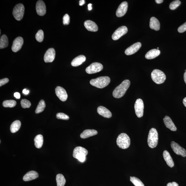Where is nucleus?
<instances>
[{"label":"nucleus","instance_id":"obj_10","mask_svg":"<svg viewBox=\"0 0 186 186\" xmlns=\"http://www.w3.org/2000/svg\"><path fill=\"white\" fill-rule=\"evenodd\" d=\"M128 28L125 26H122L119 27L115 31L112 35V39L114 41L118 40L120 38L127 34Z\"/></svg>","mask_w":186,"mask_h":186},{"label":"nucleus","instance_id":"obj_35","mask_svg":"<svg viewBox=\"0 0 186 186\" xmlns=\"http://www.w3.org/2000/svg\"><path fill=\"white\" fill-rule=\"evenodd\" d=\"M181 3V1L179 0H176V1H172L170 4V8L172 10H175L180 5Z\"/></svg>","mask_w":186,"mask_h":186},{"label":"nucleus","instance_id":"obj_12","mask_svg":"<svg viewBox=\"0 0 186 186\" xmlns=\"http://www.w3.org/2000/svg\"><path fill=\"white\" fill-rule=\"evenodd\" d=\"M56 52L54 48H50L46 51L44 57V61L46 63H52L55 59Z\"/></svg>","mask_w":186,"mask_h":186},{"label":"nucleus","instance_id":"obj_27","mask_svg":"<svg viewBox=\"0 0 186 186\" xmlns=\"http://www.w3.org/2000/svg\"><path fill=\"white\" fill-rule=\"evenodd\" d=\"M44 142L43 137L41 134H38L34 139L35 145L38 149H40L43 146Z\"/></svg>","mask_w":186,"mask_h":186},{"label":"nucleus","instance_id":"obj_19","mask_svg":"<svg viewBox=\"0 0 186 186\" xmlns=\"http://www.w3.org/2000/svg\"><path fill=\"white\" fill-rule=\"evenodd\" d=\"M84 26L87 30L90 32H96L98 30V26L94 22L90 20L86 21L84 23Z\"/></svg>","mask_w":186,"mask_h":186},{"label":"nucleus","instance_id":"obj_20","mask_svg":"<svg viewBox=\"0 0 186 186\" xmlns=\"http://www.w3.org/2000/svg\"><path fill=\"white\" fill-rule=\"evenodd\" d=\"M163 121L166 127L172 131H176L177 128L170 117L166 116L163 119Z\"/></svg>","mask_w":186,"mask_h":186},{"label":"nucleus","instance_id":"obj_29","mask_svg":"<svg viewBox=\"0 0 186 186\" xmlns=\"http://www.w3.org/2000/svg\"><path fill=\"white\" fill-rule=\"evenodd\" d=\"M56 180L57 186H64L65 185L66 180L63 174H58L56 177Z\"/></svg>","mask_w":186,"mask_h":186},{"label":"nucleus","instance_id":"obj_47","mask_svg":"<svg viewBox=\"0 0 186 186\" xmlns=\"http://www.w3.org/2000/svg\"><path fill=\"white\" fill-rule=\"evenodd\" d=\"M183 103L184 105L186 107V97L183 99Z\"/></svg>","mask_w":186,"mask_h":186},{"label":"nucleus","instance_id":"obj_48","mask_svg":"<svg viewBox=\"0 0 186 186\" xmlns=\"http://www.w3.org/2000/svg\"><path fill=\"white\" fill-rule=\"evenodd\" d=\"M184 81L186 84V72H185L184 75Z\"/></svg>","mask_w":186,"mask_h":186},{"label":"nucleus","instance_id":"obj_38","mask_svg":"<svg viewBox=\"0 0 186 186\" xmlns=\"http://www.w3.org/2000/svg\"><path fill=\"white\" fill-rule=\"evenodd\" d=\"M70 22V18L68 14L64 16L63 18V23L64 25H68Z\"/></svg>","mask_w":186,"mask_h":186},{"label":"nucleus","instance_id":"obj_32","mask_svg":"<svg viewBox=\"0 0 186 186\" xmlns=\"http://www.w3.org/2000/svg\"><path fill=\"white\" fill-rule=\"evenodd\" d=\"M130 180L135 186H145L142 182L136 177L131 176Z\"/></svg>","mask_w":186,"mask_h":186},{"label":"nucleus","instance_id":"obj_30","mask_svg":"<svg viewBox=\"0 0 186 186\" xmlns=\"http://www.w3.org/2000/svg\"><path fill=\"white\" fill-rule=\"evenodd\" d=\"M8 41L7 37L5 35H3L0 39V48H5L8 46Z\"/></svg>","mask_w":186,"mask_h":186},{"label":"nucleus","instance_id":"obj_41","mask_svg":"<svg viewBox=\"0 0 186 186\" xmlns=\"http://www.w3.org/2000/svg\"><path fill=\"white\" fill-rule=\"evenodd\" d=\"M167 186H179L178 183L173 182H170L168 183L167 185Z\"/></svg>","mask_w":186,"mask_h":186},{"label":"nucleus","instance_id":"obj_13","mask_svg":"<svg viewBox=\"0 0 186 186\" xmlns=\"http://www.w3.org/2000/svg\"><path fill=\"white\" fill-rule=\"evenodd\" d=\"M55 93L58 97L62 101H65L68 98L66 90L63 87L58 86L55 89Z\"/></svg>","mask_w":186,"mask_h":186},{"label":"nucleus","instance_id":"obj_5","mask_svg":"<svg viewBox=\"0 0 186 186\" xmlns=\"http://www.w3.org/2000/svg\"><path fill=\"white\" fill-rule=\"evenodd\" d=\"M88 154V151L85 148L81 147H77L75 148L73 151V156L81 162L86 160V156Z\"/></svg>","mask_w":186,"mask_h":186},{"label":"nucleus","instance_id":"obj_37","mask_svg":"<svg viewBox=\"0 0 186 186\" xmlns=\"http://www.w3.org/2000/svg\"><path fill=\"white\" fill-rule=\"evenodd\" d=\"M56 117L58 119H62L63 120H68L69 118L68 115L63 113H58L56 115Z\"/></svg>","mask_w":186,"mask_h":186},{"label":"nucleus","instance_id":"obj_39","mask_svg":"<svg viewBox=\"0 0 186 186\" xmlns=\"http://www.w3.org/2000/svg\"><path fill=\"white\" fill-rule=\"evenodd\" d=\"M186 31V22L183 24L182 25L179 27L178 29V31L179 32L183 33Z\"/></svg>","mask_w":186,"mask_h":186},{"label":"nucleus","instance_id":"obj_26","mask_svg":"<svg viewBox=\"0 0 186 186\" xmlns=\"http://www.w3.org/2000/svg\"><path fill=\"white\" fill-rule=\"evenodd\" d=\"M160 51L158 49H153L149 51L145 55V58L148 59H152L159 56Z\"/></svg>","mask_w":186,"mask_h":186},{"label":"nucleus","instance_id":"obj_23","mask_svg":"<svg viewBox=\"0 0 186 186\" xmlns=\"http://www.w3.org/2000/svg\"><path fill=\"white\" fill-rule=\"evenodd\" d=\"M150 27L152 30L158 31L160 29V22L156 18L152 17L150 20Z\"/></svg>","mask_w":186,"mask_h":186},{"label":"nucleus","instance_id":"obj_45","mask_svg":"<svg viewBox=\"0 0 186 186\" xmlns=\"http://www.w3.org/2000/svg\"><path fill=\"white\" fill-rule=\"evenodd\" d=\"M92 4H89L88 5V10H92Z\"/></svg>","mask_w":186,"mask_h":186},{"label":"nucleus","instance_id":"obj_7","mask_svg":"<svg viewBox=\"0 0 186 186\" xmlns=\"http://www.w3.org/2000/svg\"><path fill=\"white\" fill-rule=\"evenodd\" d=\"M25 7L23 4H19L16 5L13 9V14L17 21H20L23 18Z\"/></svg>","mask_w":186,"mask_h":186},{"label":"nucleus","instance_id":"obj_4","mask_svg":"<svg viewBox=\"0 0 186 186\" xmlns=\"http://www.w3.org/2000/svg\"><path fill=\"white\" fill-rule=\"evenodd\" d=\"M117 144L121 149H127L130 145V139L129 136L125 133L119 134L117 139Z\"/></svg>","mask_w":186,"mask_h":186},{"label":"nucleus","instance_id":"obj_46","mask_svg":"<svg viewBox=\"0 0 186 186\" xmlns=\"http://www.w3.org/2000/svg\"><path fill=\"white\" fill-rule=\"evenodd\" d=\"M155 1H156V3L160 4L162 3L163 1V0H156Z\"/></svg>","mask_w":186,"mask_h":186},{"label":"nucleus","instance_id":"obj_22","mask_svg":"<svg viewBox=\"0 0 186 186\" xmlns=\"http://www.w3.org/2000/svg\"><path fill=\"white\" fill-rule=\"evenodd\" d=\"M86 60V58L84 55H80L73 60L71 65L74 67H77L81 65Z\"/></svg>","mask_w":186,"mask_h":186},{"label":"nucleus","instance_id":"obj_1","mask_svg":"<svg viewBox=\"0 0 186 186\" xmlns=\"http://www.w3.org/2000/svg\"><path fill=\"white\" fill-rule=\"evenodd\" d=\"M130 82L129 80H125L115 89L113 92V96L116 98H120L125 94L130 87Z\"/></svg>","mask_w":186,"mask_h":186},{"label":"nucleus","instance_id":"obj_36","mask_svg":"<svg viewBox=\"0 0 186 186\" xmlns=\"http://www.w3.org/2000/svg\"><path fill=\"white\" fill-rule=\"evenodd\" d=\"M21 105L23 108H29L30 107L31 104L30 102L26 99H22L21 101Z\"/></svg>","mask_w":186,"mask_h":186},{"label":"nucleus","instance_id":"obj_14","mask_svg":"<svg viewBox=\"0 0 186 186\" xmlns=\"http://www.w3.org/2000/svg\"><path fill=\"white\" fill-rule=\"evenodd\" d=\"M24 44V40L21 37H19L16 38L13 44L12 47L13 52H17L21 49Z\"/></svg>","mask_w":186,"mask_h":186},{"label":"nucleus","instance_id":"obj_24","mask_svg":"<svg viewBox=\"0 0 186 186\" xmlns=\"http://www.w3.org/2000/svg\"><path fill=\"white\" fill-rule=\"evenodd\" d=\"M163 157L167 165L170 168L173 167L174 163L169 153L167 151L165 150L163 152Z\"/></svg>","mask_w":186,"mask_h":186},{"label":"nucleus","instance_id":"obj_9","mask_svg":"<svg viewBox=\"0 0 186 186\" xmlns=\"http://www.w3.org/2000/svg\"><path fill=\"white\" fill-rule=\"evenodd\" d=\"M103 69V65L101 63L96 62L86 68V71L88 74H93L101 71Z\"/></svg>","mask_w":186,"mask_h":186},{"label":"nucleus","instance_id":"obj_43","mask_svg":"<svg viewBox=\"0 0 186 186\" xmlns=\"http://www.w3.org/2000/svg\"><path fill=\"white\" fill-rule=\"evenodd\" d=\"M23 92L24 94L27 95L29 93L30 91L29 90H27L25 89L23 90Z\"/></svg>","mask_w":186,"mask_h":186},{"label":"nucleus","instance_id":"obj_31","mask_svg":"<svg viewBox=\"0 0 186 186\" xmlns=\"http://www.w3.org/2000/svg\"><path fill=\"white\" fill-rule=\"evenodd\" d=\"M46 107V103L45 101L42 100L39 102L38 105L35 113L37 114L43 112Z\"/></svg>","mask_w":186,"mask_h":186},{"label":"nucleus","instance_id":"obj_15","mask_svg":"<svg viewBox=\"0 0 186 186\" xmlns=\"http://www.w3.org/2000/svg\"><path fill=\"white\" fill-rule=\"evenodd\" d=\"M128 7V4L127 2L124 1L121 3L116 11L117 17H121L124 16L127 13Z\"/></svg>","mask_w":186,"mask_h":186},{"label":"nucleus","instance_id":"obj_8","mask_svg":"<svg viewBox=\"0 0 186 186\" xmlns=\"http://www.w3.org/2000/svg\"><path fill=\"white\" fill-rule=\"evenodd\" d=\"M144 108V105L142 100L137 99L134 104V109L135 113L138 118H141L143 116Z\"/></svg>","mask_w":186,"mask_h":186},{"label":"nucleus","instance_id":"obj_33","mask_svg":"<svg viewBox=\"0 0 186 186\" xmlns=\"http://www.w3.org/2000/svg\"><path fill=\"white\" fill-rule=\"evenodd\" d=\"M16 102L14 100H7L3 102V105L6 108H13L16 105Z\"/></svg>","mask_w":186,"mask_h":186},{"label":"nucleus","instance_id":"obj_25","mask_svg":"<svg viewBox=\"0 0 186 186\" xmlns=\"http://www.w3.org/2000/svg\"><path fill=\"white\" fill-rule=\"evenodd\" d=\"M98 134L97 131L94 129L86 130L80 134L82 139H86L89 137L95 136Z\"/></svg>","mask_w":186,"mask_h":186},{"label":"nucleus","instance_id":"obj_28","mask_svg":"<svg viewBox=\"0 0 186 186\" xmlns=\"http://www.w3.org/2000/svg\"><path fill=\"white\" fill-rule=\"evenodd\" d=\"M21 125L20 121L17 120L14 121L10 126V130L11 132L15 133L18 131L21 127Z\"/></svg>","mask_w":186,"mask_h":186},{"label":"nucleus","instance_id":"obj_34","mask_svg":"<svg viewBox=\"0 0 186 186\" xmlns=\"http://www.w3.org/2000/svg\"><path fill=\"white\" fill-rule=\"evenodd\" d=\"M36 40L39 42H41L43 41L44 38V33L43 31L42 30H39L36 35Z\"/></svg>","mask_w":186,"mask_h":186},{"label":"nucleus","instance_id":"obj_3","mask_svg":"<svg viewBox=\"0 0 186 186\" xmlns=\"http://www.w3.org/2000/svg\"><path fill=\"white\" fill-rule=\"evenodd\" d=\"M158 131L155 128H151L150 130L148 136V145L151 148L156 147L158 145Z\"/></svg>","mask_w":186,"mask_h":186},{"label":"nucleus","instance_id":"obj_42","mask_svg":"<svg viewBox=\"0 0 186 186\" xmlns=\"http://www.w3.org/2000/svg\"><path fill=\"white\" fill-rule=\"evenodd\" d=\"M14 96L17 99H19L21 98V95L19 92H15L14 94Z\"/></svg>","mask_w":186,"mask_h":186},{"label":"nucleus","instance_id":"obj_21","mask_svg":"<svg viewBox=\"0 0 186 186\" xmlns=\"http://www.w3.org/2000/svg\"><path fill=\"white\" fill-rule=\"evenodd\" d=\"M39 176L38 174L36 171L31 170L27 173L23 177V180L25 181H28L37 179Z\"/></svg>","mask_w":186,"mask_h":186},{"label":"nucleus","instance_id":"obj_17","mask_svg":"<svg viewBox=\"0 0 186 186\" xmlns=\"http://www.w3.org/2000/svg\"><path fill=\"white\" fill-rule=\"evenodd\" d=\"M141 46V43L140 42H137L127 48L125 50V54L127 55L134 54L138 51Z\"/></svg>","mask_w":186,"mask_h":186},{"label":"nucleus","instance_id":"obj_44","mask_svg":"<svg viewBox=\"0 0 186 186\" xmlns=\"http://www.w3.org/2000/svg\"><path fill=\"white\" fill-rule=\"evenodd\" d=\"M85 3V1L84 0H80L79 1V5L80 6H82L84 5Z\"/></svg>","mask_w":186,"mask_h":186},{"label":"nucleus","instance_id":"obj_16","mask_svg":"<svg viewBox=\"0 0 186 186\" xmlns=\"http://www.w3.org/2000/svg\"><path fill=\"white\" fill-rule=\"evenodd\" d=\"M36 10L37 14L40 16H43L46 12V6L44 2L41 0L37 2Z\"/></svg>","mask_w":186,"mask_h":186},{"label":"nucleus","instance_id":"obj_18","mask_svg":"<svg viewBox=\"0 0 186 186\" xmlns=\"http://www.w3.org/2000/svg\"><path fill=\"white\" fill-rule=\"evenodd\" d=\"M97 112L99 114L106 118H110L112 116L111 112L103 106H99L97 108Z\"/></svg>","mask_w":186,"mask_h":186},{"label":"nucleus","instance_id":"obj_49","mask_svg":"<svg viewBox=\"0 0 186 186\" xmlns=\"http://www.w3.org/2000/svg\"><path fill=\"white\" fill-rule=\"evenodd\" d=\"M157 49H159V48L158 47L157 48Z\"/></svg>","mask_w":186,"mask_h":186},{"label":"nucleus","instance_id":"obj_2","mask_svg":"<svg viewBox=\"0 0 186 186\" xmlns=\"http://www.w3.org/2000/svg\"><path fill=\"white\" fill-rule=\"evenodd\" d=\"M110 79L108 76L100 77L96 79H92L90 83L92 85L99 88H103L109 84Z\"/></svg>","mask_w":186,"mask_h":186},{"label":"nucleus","instance_id":"obj_6","mask_svg":"<svg viewBox=\"0 0 186 186\" xmlns=\"http://www.w3.org/2000/svg\"><path fill=\"white\" fill-rule=\"evenodd\" d=\"M151 76L152 80L157 84H161L164 83L166 80L165 73L158 69H155L153 71Z\"/></svg>","mask_w":186,"mask_h":186},{"label":"nucleus","instance_id":"obj_40","mask_svg":"<svg viewBox=\"0 0 186 186\" xmlns=\"http://www.w3.org/2000/svg\"><path fill=\"white\" fill-rule=\"evenodd\" d=\"M9 79L7 78L1 79L0 80V86L1 87L2 86L5 85L6 83H7Z\"/></svg>","mask_w":186,"mask_h":186},{"label":"nucleus","instance_id":"obj_11","mask_svg":"<svg viewBox=\"0 0 186 186\" xmlns=\"http://www.w3.org/2000/svg\"><path fill=\"white\" fill-rule=\"evenodd\" d=\"M173 151L177 155H181L183 157L186 156V150L174 141H172L170 144Z\"/></svg>","mask_w":186,"mask_h":186}]
</instances>
